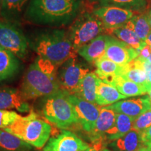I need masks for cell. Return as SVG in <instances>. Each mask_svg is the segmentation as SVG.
Returning <instances> with one entry per match:
<instances>
[{"label":"cell","mask_w":151,"mask_h":151,"mask_svg":"<svg viewBox=\"0 0 151 151\" xmlns=\"http://www.w3.org/2000/svg\"><path fill=\"white\" fill-rule=\"evenodd\" d=\"M101 147H102L101 141H97V142L94 143V146H90L89 148H87L84 151H103V149H101Z\"/></svg>","instance_id":"836d02e7"},{"label":"cell","mask_w":151,"mask_h":151,"mask_svg":"<svg viewBox=\"0 0 151 151\" xmlns=\"http://www.w3.org/2000/svg\"><path fill=\"white\" fill-rule=\"evenodd\" d=\"M109 84L116 88L120 93L127 97L143 95L148 92L145 86L128 80L121 75L113 77Z\"/></svg>","instance_id":"ffe728a7"},{"label":"cell","mask_w":151,"mask_h":151,"mask_svg":"<svg viewBox=\"0 0 151 151\" xmlns=\"http://www.w3.org/2000/svg\"><path fill=\"white\" fill-rule=\"evenodd\" d=\"M116 113L112 109L104 106L101 108L99 116L94 129L90 132V139L94 142L104 141L105 134L113 127L116 122Z\"/></svg>","instance_id":"2e32d148"},{"label":"cell","mask_w":151,"mask_h":151,"mask_svg":"<svg viewBox=\"0 0 151 151\" xmlns=\"http://www.w3.org/2000/svg\"><path fill=\"white\" fill-rule=\"evenodd\" d=\"M146 44L148 45V46H150L151 48V32L149 33L148 37H147V39L146 40Z\"/></svg>","instance_id":"8d00e7d4"},{"label":"cell","mask_w":151,"mask_h":151,"mask_svg":"<svg viewBox=\"0 0 151 151\" xmlns=\"http://www.w3.org/2000/svg\"><path fill=\"white\" fill-rule=\"evenodd\" d=\"M110 146L115 151H139L143 146L141 132L132 129L123 137L113 141Z\"/></svg>","instance_id":"d6986e66"},{"label":"cell","mask_w":151,"mask_h":151,"mask_svg":"<svg viewBox=\"0 0 151 151\" xmlns=\"http://www.w3.org/2000/svg\"><path fill=\"white\" fill-rule=\"evenodd\" d=\"M88 143L69 130H62L59 134L50 137L43 151H84L89 148Z\"/></svg>","instance_id":"8fae6325"},{"label":"cell","mask_w":151,"mask_h":151,"mask_svg":"<svg viewBox=\"0 0 151 151\" xmlns=\"http://www.w3.org/2000/svg\"><path fill=\"white\" fill-rule=\"evenodd\" d=\"M69 99L74 107L76 114L80 124L85 132H90L94 129L101 108L96 104L90 102L76 96L69 94Z\"/></svg>","instance_id":"9c48e42d"},{"label":"cell","mask_w":151,"mask_h":151,"mask_svg":"<svg viewBox=\"0 0 151 151\" xmlns=\"http://www.w3.org/2000/svg\"></svg>","instance_id":"7bdbcfd3"},{"label":"cell","mask_w":151,"mask_h":151,"mask_svg":"<svg viewBox=\"0 0 151 151\" xmlns=\"http://www.w3.org/2000/svg\"><path fill=\"white\" fill-rule=\"evenodd\" d=\"M96 66L95 73L101 81L109 83L111 78L120 75L123 66H120L114 62L111 61L106 57H102L94 62Z\"/></svg>","instance_id":"cb8c5ba5"},{"label":"cell","mask_w":151,"mask_h":151,"mask_svg":"<svg viewBox=\"0 0 151 151\" xmlns=\"http://www.w3.org/2000/svg\"><path fill=\"white\" fill-rule=\"evenodd\" d=\"M151 53V48L150 47L148 46V45H146V46L143 48L142 50H140L139 52V56L140 58H142V59L146 60L147 58H148L149 55H150Z\"/></svg>","instance_id":"d6a6232c"},{"label":"cell","mask_w":151,"mask_h":151,"mask_svg":"<svg viewBox=\"0 0 151 151\" xmlns=\"http://www.w3.org/2000/svg\"><path fill=\"white\" fill-rule=\"evenodd\" d=\"M110 35H100L90 42L81 47L77 54L90 63L95 62L97 60L104 56L108 46Z\"/></svg>","instance_id":"9a60e30c"},{"label":"cell","mask_w":151,"mask_h":151,"mask_svg":"<svg viewBox=\"0 0 151 151\" xmlns=\"http://www.w3.org/2000/svg\"><path fill=\"white\" fill-rule=\"evenodd\" d=\"M141 140L143 146H151V126L141 132Z\"/></svg>","instance_id":"1f68e13d"},{"label":"cell","mask_w":151,"mask_h":151,"mask_svg":"<svg viewBox=\"0 0 151 151\" xmlns=\"http://www.w3.org/2000/svg\"><path fill=\"white\" fill-rule=\"evenodd\" d=\"M126 98L127 97L120 93L116 88L99 78L97 88L96 104L100 106H108Z\"/></svg>","instance_id":"e0dca14e"},{"label":"cell","mask_w":151,"mask_h":151,"mask_svg":"<svg viewBox=\"0 0 151 151\" xmlns=\"http://www.w3.org/2000/svg\"><path fill=\"white\" fill-rule=\"evenodd\" d=\"M0 46L23 59L27 54L28 43L23 33L13 22L0 21Z\"/></svg>","instance_id":"52a82bcc"},{"label":"cell","mask_w":151,"mask_h":151,"mask_svg":"<svg viewBox=\"0 0 151 151\" xmlns=\"http://www.w3.org/2000/svg\"><path fill=\"white\" fill-rule=\"evenodd\" d=\"M151 126V109L146 111L138 118L134 119L132 123V129L142 132Z\"/></svg>","instance_id":"f546056e"},{"label":"cell","mask_w":151,"mask_h":151,"mask_svg":"<svg viewBox=\"0 0 151 151\" xmlns=\"http://www.w3.org/2000/svg\"><path fill=\"white\" fill-rule=\"evenodd\" d=\"M125 25L133 30L138 37L144 41H146L149 33L151 32L147 14L134 15Z\"/></svg>","instance_id":"f1b7e54d"},{"label":"cell","mask_w":151,"mask_h":151,"mask_svg":"<svg viewBox=\"0 0 151 151\" xmlns=\"http://www.w3.org/2000/svg\"><path fill=\"white\" fill-rule=\"evenodd\" d=\"M103 151H111V150H109V149H107V148H104Z\"/></svg>","instance_id":"60d3db41"},{"label":"cell","mask_w":151,"mask_h":151,"mask_svg":"<svg viewBox=\"0 0 151 151\" xmlns=\"http://www.w3.org/2000/svg\"><path fill=\"white\" fill-rule=\"evenodd\" d=\"M101 6H116L136 12H142L147 6V0H88Z\"/></svg>","instance_id":"4316f807"},{"label":"cell","mask_w":151,"mask_h":151,"mask_svg":"<svg viewBox=\"0 0 151 151\" xmlns=\"http://www.w3.org/2000/svg\"><path fill=\"white\" fill-rule=\"evenodd\" d=\"M36 149L44 148L52 133V127L34 111L27 116L19 115L9 127L4 129Z\"/></svg>","instance_id":"277c9868"},{"label":"cell","mask_w":151,"mask_h":151,"mask_svg":"<svg viewBox=\"0 0 151 151\" xmlns=\"http://www.w3.org/2000/svg\"><path fill=\"white\" fill-rule=\"evenodd\" d=\"M146 60H148V61L149 62H150V63L151 64V53H150V55H149V57H148V58H147Z\"/></svg>","instance_id":"f35d334b"},{"label":"cell","mask_w":151,"mask_h":151,"mask_svg":"<svg viewBox=\"0 0 151 151\" xmlns=\"http://www.w3.org/2000/svg\"><path fill=\"white\" fill-rule=\"evenodd\" d=\"M18 67V58L0 46V82L12 76Z\"/></svg>","instance_id":"603a6c76"},{"label":"cell","mask_w":151,"mask_h":151,"mask_svg":"<svg viewBox=\"0 0 151 151\" xmlns=\"http://www.w3.org/2000/svg\"><path fill=\"white\" fill-rule=\"evenodd\" d=\"M106 108L112 109L117 113L127 115L134 120L151 109V102L148 95L134 99L118 101Z\"/></svg>","instance_id":"4fadbf2b"},{"label":"cell","mask_w":151,"mask_h":151,"mask_svg":"<svg viewBox=\"0 0 151 151\" xmlns=\"http://www.w3.org/2000/svg\"><path fill=\"white\" fill-rule=\"evenodd\" d=\"M92 14L101 20L109 32L125 25L134 15L133 11L116 6L98 7Z\"/></svg>","instance_id":"30bf717a"},{"label":"cell","mask_w":151,"mask_h":151,"mask_svg":"<svg viewBox=\"0 0 151 151\" xmlns=\"http://www.w3.org/2000/svg\"><path fill=\"white\" fill-rule=\"evenodd\" d=\"M99 81V78L95 72H88L81 81L78 89L73 95L96 104L97 88Z\"/></svg>","instance_id":"ac0fdd59"},{"label":"cell","mask_w":151,"mask_h":151,"mask_svg":"<svg viewBox=\"0 0 151 151\" xmlns=\"http://www.w3.org/2000/svg\"><path fill=\"white\" fill-rule=\"evenodd\" d=\"M58 67L57 74L60 89L73 95L88 69L78 63L76 56L68 59Z\"/></svg>","instance_id":"ba28073f"},{"label":"cell","mask_w":151,"mask_h":151,"mask_svg":"<svg viewBox=\"0 0 151 151\" xmlns=\"http://www.w3.org/2000/svg\"><path fill=\"white\" fill-rule=\"evenodd\" d=\"M105 29L101 20L93 14H80L68 31L73 50L77 52L79 48L101 35Z\"/></svg>","instance_id":"8992f818"},{"label":"cell","mask_w":151,"mask_h":151,"mask_svg":"<svg viewBox=\"0 0 151 151\" xmlns=\"http://www.w3.org/2000/svg\"><path fill=\"white\" fill-rule=\"evenodd\" d=\"M9 109H15L18 112L24 113L29 112L30 106L20 90L10 87L1 88L0 110Z\"/></svg>","instance_id":"5bb4252c"},{"label":"cell","mask_w":151,"mask_h":151,"mask_svg":"<svg viewBox=\"0 0 151 151\" xmlns=\"http://www.w3.org/2000/svg\"><path fill=\"white\" fill-rule=\"evenodd\" d=\"M83 0H30L24 18L37 24L64 26L81 14Z\"/></svg>","instance_id":"6da1fadb"},{"label":"cell","mask_w":151,"mask_h":151,"mask_svg":"<svg viewBox=\"0 0 151 151\" xmlns=\"http://www.w3.org/2000/svg\"><path fill=\"white\" fill-rule=\"evenodd\" d=\"M34 48L39 58L58 67L77 53L73 50L69 32L64 29H55L39 35Z\"/></svg>","instance_id":"3957f363"},{"label":"cell","mask_w":151,"mask_h":151,"mask_svg":"<svg viewBox=\"0 0 151 151\" xmlns=\"http://www.w3.org/2000/svg\"><path fill=\"white\" fill-rule=\"evenodd\" d=\"M147 17H148V20L149 25H150V29H151V9L148 11V12L147 13Z\"/></svg>","instance_id":"74e56055"},{"label":"cell","mask_w":151,"mask_h":151,"mask_svg":"<svg viewBox=\"0 0 151 151\" xmlns=\"http://www.w3.org/2000/svg\"><path fill=\"white\" fill-rule=\"evenodd\" d=\"M133 121L134 119L131 117L116 113L114 125L105 134L104 140L113 141L123 137L132 129Z\"/></svg>","instance_id":"7402d4cb"},{"label":"cell","mask_w":151,"mask_h":151,"mask_svg":"<svg viewBox=\"0 0 151 151\" xmlns=\"http://www.w3.org/2000/svg\"><path fill=\"white\" fill-rule=\"evenodd\" d=\"M146 88L148 92L150 91L151 89V68L148 71V72L147 73V83Z\"/></svg>","instance_id":"e575fe53"},{"label":"cell","mask_w":151,"mask_h":151,"mask_svg":"<svg viewBox=\"0 0 151 151\" xmlns=\"http://www.w3.org/2000/svg\"><path fill=\"white\" fill-rule=\"evenodd\" d=\"M2 1L3 0H0V9H1V4H2Z\"/></svg>","instance_id":"b9f144b4"},{"label":"cell","mask_w":151,"mask_h":151,"mask_svg":"<svg viewBox=\"0 0 151 151\" xmlns=\"http://www.w3.org/2000/svg\"><path fill=\"white\" fill-rule=\"evenodd\" d=\"M148 97L150 98V102H151V89L150 91L148 92Z\"/></svg>","instance_id":"ab89813d"},{"label":"cell","mask_w":151,"mask_h":151,"mask_svg":"<svg viewBox=\"0 0 151 151\" xmlns=\"http://www.w3.org/2000/svg\"><path fill=\"white\" fill-rule=\"evenodd\" d=\"M139 52L127 43L110 37L104 57L120 66H124L139 56Z\"/></svg>","instance_id":"7c38bea8"},{"label":"cell","mask_w":151,"mask_h":151,"mask_svg":"<svg viewBox=\"0 0 151 151\" xmlns=\"http://www.w3.org/2000/svg\"><path fill=\"white\" fill-rule=\"evenodd\" d=\"M19 114L16 111L0 110V129H4L11 125L18 118Z\"/></svg>","instance_id":"4dcf8cb0"},{"label":"cell","mask_w":151,"mask_h":151,"mask_svg":"<svg viewBox=\"0 0 151 151\" xmlns=\"http://www.w3.org/2000/svg\"><path fill=\"white\" fill-rule=\"evenodd\" d=\"M58 67L38 57L23 77L20 91L27 101L47 97L60 89Z\"/></svg>","instance_id":"7a4b0ae2"},{"label":"cell","mask_w":151,"mask_h":151,"mask_svg":"<svg viewBox=\"0 0 151 151\" xmlns=\"http://www.w3.org/2000/svg\"><path fill=\"white\" fill-rule=\"evenodd\" d=\"M69 94L62 90L45 97L42 113L46 120L57 127L67 129L78 123Z\"/></svg>","instance_id":"5b68a950"},{"label":"cell","mask_w":151,"mask_h":151,"mask_svg":"<svg viewBox=\"0 0 151 151\" xmlns=\"http://www.w3.org/2000/svg\"><path fill=\"white\" fill-rule=\"evenodd\" d=\"M139 151H151V146H143Z\"/></svg>","instance_id":"d590c367"},{"label":"cell","mask_w":151,"mask_h":151,"mask_svg":"<svg viewBox=\"0 0 151 151\" xmlns=\"http://www.w3.org/2000/svg\"><path fill=\"white\" fill-rule=\"evenodd\" d=\"M144 59L137 57L127 65L123 66L121 76L136 83L146 87L147 83V73L143 69Z\"/></svg>","instance_id":"44dd1931"},{"label":"cell","mask_w":151,"mask_h":151,"mask_svg":"<svg viewBox=\"0 0 151 151\" xmlns=\"http://www.w3.org/2000/svg\"><path fill=\"white\" fill-rule=\"evenodd\" d=\"M27 1L28 0H3L0 9V16L6 21H18Z\"/></svg>","instance_id":"484cf974"},{"label":"cell","mask_w":151,"mask_h":151,"mask_svg":"<svg viewBox=\"0 0 151 151\" xmlns=\"http://www.w3.org/2000/svg\"><path fill=\"white\" fill-rule=\"evenodd\" d=\"M36 148L12 134L0 129V151H35Z\"/></svg>","instance_id":"d4e9b609"},{"label":"cell","mask_w":151,"mask_h":151,"mask_svg":"<svg viewBox=\"0 0 151 151\" xmlns=\"http://www.w3.org/2000/svg\"><path fill=\"white\" fill-rule=\"evenodd\" d=\"M109 32L112 33L118 39L127 43L139 52L147 45L146 41L141 40L133 30L129 29L126 25L111 30L109 31Z\"/></svg>","instance_id":"83f0119b"}]
</instances>
